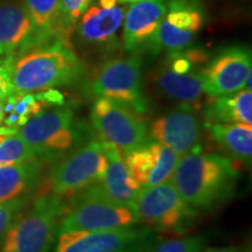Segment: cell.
Masks as SVG:
<instances>
[{
  "label": "cell",
  "mask_w": 252,
  "mask_h": 252,
  "mask_svg": "<svg viewBox=\"0 0 252 252\" xmlns=\"http://www.w3.org/2000/svg\"><path fill=\"white\" fill-rule=\"evenodd\" d=\"M238 176L229 158L197 151L180 157L171 181L185 202L201 210L219 207L234 196Z\"/></svg>",
  "instance_id": "obj_1"
},
{
  "label": "cell",
  "mask_w": 252,
  "mask_h": 252,
  "mask_svg": "<svg viewBox=\"0 0 252 252\" xmlns=\"http://www.w3.org/2000/svg\"><path fill=\"white\" fill-rule=\"evenodd\" d=\"M13 94H30L69 86L81 80L86 65L71 46L54 43L31 49L1 65Z\"/></svg>",
  "instance_id": "obj_2"
},
{
  "label": "cell",
  "mask_w": 252,
  "mask_h": 252,
  "mask_svg": "<svg viewBox=\"0 0 252 252\" xmlns=\"http://www.w3.org/2000/svg\"><path fill=\"white\" fill-rule=\"evenodd\" d=\"M69 198L60 220L59 234L128 228L139 223L133 208L112 200L99 182Z\"/></svg>",
  "instance_id": "obj_3"
},
{
  "label": "cell",
  "mask_w": 252,
  "mask_h": 252,
  "mask_svg": "<svg viewBox=\"0 0 252 252\" xmlns=\"http://www.w3.org/2000/svg\"><path fill=\"white\" fill-rule=\"evenodd\" d=\"M64 198L42 193L0 242V252H52L64 213Z\"/></svg>",
  "instance_id": "obj_4"
},
{
  "label": "cell",
  "mask_w": 252,
  "mask_h": 252,
  "mask_svg": "<svg viewBox=\"0 0 252 252\" xmlns=\"http://www.w3.org/2000/svg\"><path fill=\"white\" fill-rule=\"evenodd\" d=\"M143 67V60L137 54L105 60L86 81L84 94L94 99H115L144 115L150 104L145 94Z\"/></svg>",
  "instance_id": "obj_5"
},
{
  "label": "cell",
  "mask_w": 252,
  "mask_h": 252,
  "mask_svg": "<svg viewBox=\"0 0 252 252\" xmlns=\"http://www.w3.org/2000/svg\"><path fill=\"white\" fill-rule=\"evenodd\" d=\"M106 167L108 159L102 139L88 137L55 160L47 176L45 193L69 198L102 180Z\"/></svg>",
  "instance_id": "obj_6"
},
{
  "label": "cell",
  "mask_w": 252,
  "mask_h": 252,
  "mask_svg": "<svg viewBox=\"0 0 252 252\" xmlns=\"http://www.w3.org/2000/svg\"><path fill=\"white\" fill-rule=\"evenodd\" d=\"M18 133L46 162L55 161L88 138L75 118V111L67 104L34 116Z\"/></svg>",
  "instance_id": "obj_7"
},
{
  "label": "cell",
  "mask_w": 252,
  "mask_h": 252,
  "mask_svg": "<svg viewBox=\"0 0 252 252\" xmlns=\"http://www.w3.org/2000/svg\"><path fill=\"white\" fill-rule=\"evenodd\" d=\"M133 209L139 223L160 232L184 234L191 225L197 210L185 202L171 180L141 188Z\"/></svg>",
  "instance_id": "obj_8"
},
{
  "label": "cell",
  "mask_w": 252,
  "mask_h": 252,
  "mask_svg": "<svg viewBox=\"0 0 252 252\" xmlns=\"http://www.w3.org/2000/svg\"><path fill=\"white\" fill-rule=\"evenodd\" d=\"M90 119L98 137L115 145L123 157L152 140L139 113L115 99L94 98Z\"/></svg>",
  "instance_id": "obj_9"
},
{
  "label": "cell",
  "mask_w": 252,
  "mask_h": 252,
  "mask_svg": "<svg viewBox=\"0 0 252 252\" xmlns=\"http://www.w3.org/2000/svg\"><path fill=\"white\" fill-rule=\"evenodd\" d=\"M157 241V231L149 226L67 231L58 234L54 252H146Z\"/></svg>",
  "instance_id": "obj_10"
},
{
  "label": "cell",
  "mask_w": 252,
  "mask_h": 252,
  "mask_svg": "<svg viewBox=\"0 0 252 252\" xmlns=\"http://www.w3.org/2000/svg\"><path fill=\"white\" fill-rule=\"evenodd\" d=\"M149 52L168 54L188 49L206 20L201 0H168Z\"/></svg>",
  "instance_id": "obj_11"
},
{
  "label": "cell",
  "mask_w": 252,
  "mask_h": 252,
  "mask_svg": "<svg viewBox=\"0 0 252 252\" xmlns=\"http://www.w3.org/2000/svg\"><path fill=\"white\" fill-rule=\"evenodd\" d=\"M252 74L251 52L245 47H229L220 50L201 68L203 93L209 97L235 94L245 89Z\"/></svg>",
  "instance_id": "obj_12"
},
{
  "label": "cell",
  "mask_w": 252,
  "mask_h": 252,
  "mask_svg": "<svg viewBox=\"0 0 252 252\" xmlns=\"http://www.w3.org/2000/svg\"><path fill=\"white\" fill-rule=\"evenodd\" d=\"M149 134L182 157L201 150L202 124L193 108L180 105L154 119Z\"/></svg>",
  "instance_id": "obj_13"
},
{
  "label": "cell",
  "mask_w": 252,
  "mask_h": 252,
  "mask_svg": "<svg viewBox=\"0 0 252 252\" xmlns=\"http://www.w3.org/2000/svg\"><path fill=\"white\" fill-rule=\"evenodd\" d=\"M125 7L118 4L113 7L91 6L77 21L76 37L88 49L111 52L118 47L117 33L124 20Z\"/></svg>",
  "instance_id": "obj_14"
},
{
  "label": "cell",
  "mask_w": 252,
  "mask_h": 252,
  "mask_svg": "<svg viewBox=\"0 0 252 252\" xmlns=\"http://www.w3.org/2000/svg\"><path fill=\"white\" fill-rule=\"evenodd\" d=\"M128 171L141 188L171 180L180 156L165 145L151 140L124 156Z\"/></svg>",
  "instance_id": "obj_15"
},
{
  "label": "cell",
  "mask_w": 252,
  "mask_h": 252,
  "mask_svg": "<svg viewBox=\"0 0 252 252\" xmlns=\"http://www.w3.org/2000/svg\"><path fill=\"white\" fill-rule=\"evenodd\" d=\"M165 0H143L125 9L123 20V46L130 54L149 50L166 13Z\"/></svg>",
  "instance_id": "obj_16"
},
{
  "label": "cell",
  "mask_w": 252,
  "mask_h": 252,
  "mask_svg": "<svg viewBox=\"0 0 252 252\" xmlns=\"http://www.w3.org/2000/svg\"><path fill=\"white\" fill-rule=\"evenodd\" d=\"M36 30L24 5L0 4V55L7 63L33 46Z\"/></svg>",
  "instance_id": "obj_17"
},
{
  "label": "cell",
  "mask_w": 252,
  "mask_h": 252,
  "mask_svg": "<svg viewBox=\"0 0 252 252\" xmlns=\"http://www.w3.org/2000/svg\"><path fill=\"white\" fill-rule=\"evenodd\" d=\"M63 96L55 89L30 94H13L2 102L0 135L14 134L26 123L48 108L62 105Z\"/></svg>",
  "instance_id": "obj_18"
},
{
  "label": "cell",
  "mask_w": 252,
  "mask_h": 252,
  "mask_svg": "<svg viewBox=\"0 0 252 252\" xmlns=\"http://www.w3.org/2000/svg\"><path fill=\"white\" fill-rule=\"evenodd\" d=\"M202 68V67H201ZM201 68L184 72L173 71L165 63L159 65L152 74V81L160 94L180 105L195 108L203 96Z\"/></svg>",
  "instance_id": "obj_19"
},
{
  "label": "cell",
  "mask_w": 252,
  "mask_h": 252,
  "mask_svg": "<svg viewBox=\"0 0 252 252\" xmlns=\"http://www.w3.org/2000/svg\"><path fill=\"white\" fill-rule=\"evenodd\" d=\"M102 143L108 159V167L99 184L104 191L116 202L133 208L134 200L141 187L128 171L121 151L109 141L102 139Z\"/></svg>",
  "instance_id": "obj_20"
},
{
  "label": "cell",
  "mask_w": 252,
  "mask_h": 252,
  "mask_svg": "<svg viewBox=\"0 0 252 252\" xmlns=\"http://www.w3.org/2000/svg\"><path fill=\"white\" fill-rule=\"evenodd\" d=\"M46 161L35 159L19 165L0 167V202L32 196L42 181Z\"/></svg>",
  "instance_id": "obj_21"
},
{
  "label": "cell",
  "mask_w": 252,
  "mask_h": 252,
  "mask_svg": "<svg viewBox=\"0 0 252 252\" xmlns=\"http://www.w3.org/2000/svg\"><path fill=\"white\" fill-rule=\"evenodd\" d=\"M210 98L203 109L206 123L252 125L251 90L243 89L235 94Z\"/></svg>",
  "instance_id": "obj_22"
},
{
  "label": "cell",
  "mask_w": 252,
  "mask_h": 252,
  "mask_svg": "<svg viewBox=\"0 0 252 252\" xmlns=\"http://www.w3.org/2000/svg\"><path fill=\"white\" fill-rule=\"evenodd\" d=\"M210 137L231 159L250 165L252 159V125L209 124Z\"/></svg>",
  "instance_id": "obj_23"
},
{
  "label": "cell",
  "mask_w": 252,
  "mask_h": 252,
  "mask_svg": "<svg viewBox=\"0 0 252 252\" xmlns=\"http://www.w3.org/2000/svg\"><path fill=\"white\" fill-rule=\"evenodd\" d=\"M24 6L36 30L35 40L31 49L60 43L53 34L60 0H24Z\"/></svg>",
  "instance_id": "obj_24"
},
{
  "label": "cell",
  "mask_w": 252,
  "mask_h": 252,
  "mask_svg": "<svg viewBox=\"0 0 252 252\" xmlns=\"http://www.w3.org/2000/svg\"><path fill=\"white\" fill-rule=\"evenodd\" d=\"M90 0H60L53 34L60 43L70 46V35L81 15L89 7Z\"/></svg>",
  "instance_id": "obj_25"
},
{
  "label": "cell",
  "mask_w": 252,
  "mask_h": 252,
  "mask_svg": "<svg viewBox=\"0 0 252 252\" xmlns=\"http://www.w3.org/2000/svg\"><path fill=\"white\" fill-rule=\"evenodd\" d=\"M35 159H39L35 151L18 132L0 140V167L19 165Z\"/></svg>",
  "instance_id": "obj_26"
},
{
  "label": "cell",
  "mask_w": 252,
  "mask_h": 252,
  "mask_svg": "<svg viewBox=\"0 0 252 252\" xmlns=\"http://www.w3.org/2000/svg\"><path fill=\"white\" fill-rule=\"evenodd\" d=\"M204 236L172 238L158 243V241L146 252H200L206 248Z\"/></svg>",
  "instance_id": "obj_27"
},
{
  "label": "cell",
  "mask_w": 252,
  "mask_h": 252,
  "mask_svg": "<svg viewBox=\"0 0 252 252\" xmlns=\"http://www.w3.org/2000/svg\"><path fill=\"white\" fill-rule=\"evenodd\" d=\"M32 196H23L0 202V242L7 234L19 216L23 214L25 208L28 206Z\"/></svg>",
  "instance_id": "obj_28"
},
{
  "label": "cell",
  "mask_w": 252,
  "mask_h": 252,
  "mask_svg": "<svg viewBox=\"0 0 252 252\" xmlns=\"http://www.w3.org/2000/svg\"><path fill=\"white\" fill-rule=\"evenodd\" d=\"M11 94H13V88L11 86L7 74L0 67V102H4Z\"/></svg>",
  "instance_id": "obj_29"
},
{
  "label": "cell",
  "mask_w": 252,
  "mask_h": 252,
  "mask_svg": "<svg viewBox=\"0 0 252 252\" xmlns=\"http://www.w3.org/2000/svg\"><path fill=\"white\" fill-rule=\"evenodd\" d=\"M200 252H241L236 248H210L203 249Z\"/></svg>",
  "instance_id": "obj_30"
},
{
  "label": "cell",
  "mask_w": 252,
  "mask_h": 252,
  "mask_svg": "<svg viewBox=\"0 0 252 252\" xmlns=\"http://www.w3.org/2000/svg\"><path fill=\"white\" fill-rule=\"evenodd\" d=\"M117 4V0H99V6H102V7H113V6H116Z\"/></svg>",
  "instance_id": "obj_31"
},
{
  "label": "cell",
  "mask_w": 252,
  "mask_h": 252,
  "mask_svg": "<svg viewBox=\"0 0 252 252\" xmlns=\"http://www.w3.org/2000/svg\"><path fill=\"white\" fill-rule=\"evenodd\" d=\"M138 1H143V0H117V2H119V4H133V2Z\"/></svg>",
  "instance_id": "obj_32"
},
{
  "label": "cell",
  "mask_w": 252,
  "mask_h": 252,
  "mask_svg": "<svg viewBox=\"0 0 252 252\" xmlns=\"http://www.w3.org/2000/svg\"><path fill=\"white\" fill-rule=\"evenodd\" d=\"M2 119V102H0V123H1Z\"/></svg>",
  "instance_id": "obj_33"
},
{
  "label": "cell",
  "mask_w": 252,
  "mask_h": 252,
  "mask_svg": "<svg viewBox=\"0 0 252 252\" xmlns=\"http://www.w3.org/2000/svg\"><path fill=\"white\" fill-rule=\"evenodd\" d=\"M2 63H4V59H2V56L0 55V67H1V65H2Z\"/></svg>",
  "instance_id": "obj_34"
},
{
  "label": "cell",
  "mask_w": 252,
  "mask_h": 252,
  "mask_svg": "<svg viewBox=\"0 0 252 252\" xmlns=\"http://www.w3.org/2000/svg\"><path fill=\"white\" fill-rule=\"evenodd\" d=\"M2 139V137H1V135H0V140H1Z\"/></svg>",
  "instance_id": "obj_35"
}]
</instances>
